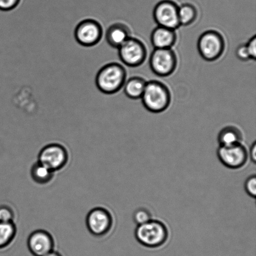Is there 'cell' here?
I'll list each match as a JSON object with an SVG mask.
<instances>
[{"label":"cell","instance_id":"1","mask_svg":"<svg viewBox=\"0 0 256 256\" xmlns=\"http://www.w3.org/2000/svg\"><path fill=\"white\" fill-rule=\"evenodd\" d=\"M126 80L124 67L116 62L105 64L98 72L95 84L102 94L112 95L117 94L124 86Z\"/></svg>","mask_w":256,"mask_h":256},{"label":"cell","instance_id":"2","mask_svg":"<svg viewBox=\"0 0 256 256\" xmlns=\"http://www.w3.org/2000/svg\"><path fill=\"white\" fill-rule=\"evenodd\" d=\"M140 99L148 111L160 114L169 107L172 97L169 89L164 84L152 80L146 82Z\"/></svg>","mask_w":256,"mask_h":256},{"label":"cell","instance_id":"3","mask_svg":"<svg viewBox=\"0 0 256 256\" xmlns=\"http://www.w3.org/2000/svg\"><path fill=\"white\" fill-rule=\"evenodd\" d=\"M169 232L166 225L158 220H150L144 224L138 225L135 238L140 244L149 248L162 246L167 242Z\"/></svg>","mask_w":256,"mask_h":256},{"label":"cell","instance_id":"4","mask_svg":"<svg viewBox=\"0 0 256 256\" xmlns=\"http://www.w3.org/2000/svg\"><path fill=\"white\" fill-rule=\"evenodd\" d=\"M224 48V38L214 30H208L203 32L198 39V52L206 61L214 62L219 59Z\"/></svg>","mask_w":256,"mask_h":256},{"label":"cell","instance_id":"5","mask_svg":"<svg viewBox=\"0 0 256 256\" xmlns=\"http://www.w3.org/2000/svg\"><path fill=\"white\" fill-rule=\"evenodd\" d=\"M104 34L102 24L92 18L80 22L74 32V38L78 44L84 47L96 46L102 42Z\"/></svg>","mask_w":256,"mask_h":256},{"label":"cell","instance_id":"6","mask_svg":"<svg viewBox=\"0 0 256 256\" xmlns=\"http://www.w3.org/2000/svg\"><path fill=\"white\" fill-rule=\"evenodd\" d=\"M177 64L176 55L172 48L155 49L150 54V68L158 76H170L175 71Z\"/></svg>","mask_w":256,"mask_h":256},{"label":"cell","instance_id":"7","mask_svg":"<svg viewBox=\"0 0 256 256\" xmlns=\"http://www.w3.org/2000/svg\"><path fill=\"white\" fill-rule=\"evenodd\" d=\"M118 49L120 60L128 66H139L146 58L147 50L144 44L134 38H129Z\"/></svg>","mask_w":256,"mask_h":256},{"label":"cell","instance_id":"8","mask_svg":"<svg viewBox=\"0 0 256 256\" xmlns=\"http://www.w3.org/2000/svg\"><path fill=\"white\" fill-rule=\"evenodd\" d=\"M68 160V154L66 148L56 143L44 146L38 155V162L54 172L64 168Z\"/></svg>","mask_w":256,"mask_h":256},{"label":"cell","instance_id":"9","mask_svg":"<svg viewBox=\"0 0 256 256\" xmlns=\"http://www.w3.org/2000/svg\"><path fill=\"white\" fill-rule=\"evenodd\" d=\"M217 154L220 162L232 170L240 169L244 166L248 158L246 148L242 143L229 146L220 145Z\"/></svg>","mask_w":256,"mask_h":256},{"label":"cell","instance_id":"10","mask_svg":"<svg viewBox=\"0 0 256 256\" xmlns=\"http://www.w3.org/2000/svg\"><path fill=\"white\" fill-rule=\"evenodd\" d=\"M179 7L174 2L163 0L156 5L153 18L158 26L176 30L180 26L178 17Z\"/></svg>","mask_w":256,"mask_h":256},{"label":"cell","instance_id":"11","mask_svg":"<svg viewBox=\"0 0 256 256\" xmlns=\"http://www.w3.org/2000/svg\"><path fill=\"white\" fill-rule=\"evenodd\" d=\"M112 214L104 208H94L86 216L88 230L95 236L102 237L107 234L112 229Z\"/></svg>","mask_w":256,"mask_h":256},{"label":"cell","instance_id":"12","mask_svg":"<svg viewBox=\"0 0 256 256\" xmlns=\"http://www.w3.org/2000/svg\"><path fill=\"white\" fill-rule=\"evenodd\" d=\"M28 247L34 256H44L54 250V240L52 236L44 230H36L30 235Z\"/></svg>","mask_w":256,"mask_h":256},{"label":"cell","instance_id":"13","mask_svg":"<svg viewBox=\"0 0 256 256\" xmlns=\"http://www.w3.org/2000/svg\"><path fill=\"white\" fill-rule=\"evenodd\" d=\"M130 29L126 25L116 22L110 25L104 32V39L112 48H118L130 38Z\"/></svg>","mask_w":256,"mask_h":256},{"label":"cell","instance_id":"14","mask_svg":"<svg viewBox=\"0 0 256 256\" xmlns=\"http://www.w3.org/2000/svg\"><path fill=\"white\" fill-rule=\"evenodd\" d=\"M177 36L175 30L158 26L150 35V42L155 49H169L175 44Z\"/></svg>","mask_w":256,"mask_h":256},{"label":"cell","instance_id":"15","mask_svg":"<svg viewBox=\"0 0 256 256\" xmlns=\"http://www.w3.org/2000/svg\"><path fill=\"white\" fill-rule=\"evenodd\" d=\"M146 82L142 78H130L124 84L125 95L130 99H140L144 91Z\"/></svg>","mask_w":256,"mask_h":256},{"label":"cell","instance_id":"16","mask_svg":"<svg viewBox=\"0 0 256 256\" xmlns=\"http://www.w3.org/2000/svg\"><path fill=\"white\" fill-rule=\"evenodd\" d=\"M242 134L236 127L230 126L225 127L218 134V142L220 145L229 146L242 143Z\"/></svg>","mask_w":256,"mask_h":256},{"label":"cell","instance_id":"17","mask_svg":"<svg viewBox=\"0 0 256 256\" xmlns=\"http://www.w3.org/2000/svg\"><path fill=\"white\" fill-rule=\"evenodd\" d=\"M30 174L32 180L39 184H47L54 178V172L38 162L32 166Z\"/></svg>","mask_w":256,"mask_h":256},{"label":"cell","instance_id":"18","mask_svg":"<svg viewBox=\"0 0 256 256\" xmlns=\"http://www.w3.org/2000/svg\"><path fill=\"white\" fill-rule=\"evenodd\" d=\"M16 234V227L14 222H0V249L11 244Z\"/></svg>","mask_w":256,"mask_h":256},{"label":"cell","instance_id":"19","mask_svg":"<svg viewBox=\"0 0 256 256\" xmlns=\"http://www.w3.org/2000/svg\"><path fill=\"white\" fill-rule=\"evenodd\" d=\"M197 10L192 4H189L182 5L178 8V17L180 26H188L196 19Z\"/></svg>","mask_w":256,"mask_h":256},{"label":"cell","instance_id":"20","mask_svg":"<svg viewBox=\"0 0 256 256\" xmlns=\"http://www.w3.org/2000/svg\"><path fill=\"white\" fill-rule=\"evenodd\" d=\"M133 220L137 225L144 224L152 220V214L148 210L140 208L134 212Z\"/></svg>","mask_w":256,"mask_h":256},{"label":"cell","instance_id":"21","mask_svg":"<svg viewBox=\"0 0 256 256\" xmlns=\"http://www.w3.org/2000/svg\"><path fill=\"white\" fill-rule=\"evenodd\" d=\"M14 210L8 206H0V222H14Z\"/></svg>","mask_w":256,"mask_h":256},{"label":"cell","instance_id":"22","mask_svg":"<svg viewBox=\"0 0 256 256\" xmlns=\"http://www.w3.org/2000/svg\"><path fill=\"white\" fill-rule=\"evenodd\" d=\"M244 188L246 192L250 197L256 198V177L255 175L250 176L246 180Z\"/></svg>","mask_w":256,"mask_h":256},{"label":"cell","instance_id":"23","mask_svg":"<svg viewBox=\"0 0 256 256\" xmlns=\"http://www.w3.org/2000/svg\"><path fill=\"white\" fill-rule=\"evenodd\" d=\"M21 0H0V11L11 12L18 6Z\"/></svg>","mask_w":256,"mask_h":256},{"label":"cell","instance_id":"24","mask_svg":"<svg viewBox=\"0 0 256 256\" xmlns=\"http://www.w3.org/2000/svg\"><path fill=\"white\" fill-rule=\"evenodd\" d=\"M236 55L238 59L242 62H247L250 60V56L245 44H240L236 50Z\"/></svg>","mask_w":256,"mask_h":256},{"label":"cell","instance_id":"25","mask_svg":"<svg viewBox=\"0 0 256 256\" xmlns=\"http://www.w3.org/2000/svg\"><path fill=\"white\" fill-rule=\"evenodd\" d=\"M250 59L255 60L256 58V36H253L250 41L246 44Z\"/></svg>","mask_w":256,"mask_h":256},{"label":"cell","instance_id":"26","mask_svg":"<svg viewBox=\"0 0 256 256\" xmlns=\"http://www.w3.org/2000/svg\"><path fill=\"white\" fill-rule=\"evenodd\" d=\"M250 156L253 162H256V142H254L250 150Z\"/></svg>","mask_w":256,"mask_h":256},{"label":"cell","instance_id":"27","mask_svg":"<svg viewBox=\"0 0 256 256\" xmlns=\"http://www.w3.org/2000/svg\"><path fill=\"white\" fill-rule=\"evenodd\" d=\"M44 256H62L61 254H60V253L56 252H54V250H52V252L48 253L47 254H46Z\"/></svg>","mask_w":256,"mask_h":256}]
</instances>
